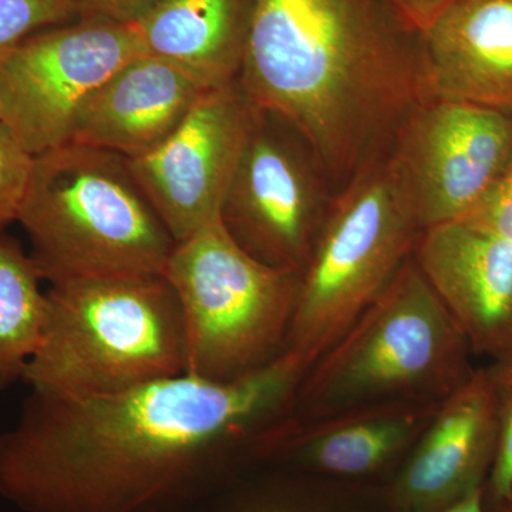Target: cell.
Listing matches in <instances>:
<instances>
[{
  "mask_svg": "<svg viewBox=\"0 0 512 512\" xmlns=\"http://www.w3.org/2000/svg\"><path fill=\"white\" fill-rule=\"evenodd\" d=\"M303 376L284 353L228 383L184 373L106 396L30 392L0 433V497L22 512H198Z\"/></svg>",
  "mask_w": 512,
  "mask_h": 512,
  "instance_id": "cell-1",
  "label": "cell"
},
{
  "mask_svg": "<svg viewBox=\"0 0 512 512\" xmlns=\"http://www.w3.org/2000/svg\"><path fill=\"white\" fill-rule=\"evenodd\" d=\"M239 83L350 180L431 99L421 33L390 0H254Z\"/></svg>",
  "mask_w": 512,
  "mask_h": 512,
  "instance_id": "cell-2",
  "label": "cell"
},
{
  "mask_svg": "<svg viewBox=\"0 0 512 512\" xmlns=\"http://www.w3.org/2000/svg\"><path fill=\"white\" fill-rule=\"evenodd\" d=\"M18 222L50 285L164 274L177 245L127 158L83 144L33 157Z\"/></svg>",
  "mask_w": 512,
  "mask_h": 512,
  "instance_id": "cell-3",
  "label": "cell"
},
{
  "mask_svg": "<svg viewBox=\"0 0 512 512\" xmlns=\"http://www.w3.org/2000/svg\"><path fill=\"white\" fill-rule=\"evenodd\" d=\"M30 392L93 397L187 373L180 302L163 274L50 285Z\"/></svg>",
  "mask_w": 512,
  "mask_h": 512,
  "instance_id": "cell-4",
  "label": "cell"
},
{
  "mask_svg": "<svg viewBox=\"0 0 512 512\" xmlns=\"http://www.w3.org/2000/svg\"><path fill=\"white\" fill-rule=\"evenodd\" d=\"M471 348L413 256L345 336L302 377L285 416L443 402L474 369Z\"/></svg>",
  "mask_w": 512,
  "mask_h": 512,
  "instance_id": "cell-5",
  "label": "cell"
},
{
  "mask_svg": "<svg viewBox=\"0 0 512 512\" xmlns=\"http://www.w3.org/2000/svg\"><path fill=\"white\" fill-rule=\"evenodd\" d=\"M419 234L390 154L367 161L326 211L301 275L286 355L308 372L386 291Z\"/></svg>",
  "mask_w": 512,
  "mask_h": 512,
  "instance_id": "cell-6",
  "label": "cell"
},
{
  "mask_svg": "<svg viewBox=\"0 0 512 512\" xmlns=\"http://www.w3.org/2000/svg\"><path fill=\"white\" fill-rule=\"evenodd\" d=\"M163 275L183 313L190 375L234 382L284 355L302 274L258 261L221 220L175 245Z\"/></svg>",
  "mask_w": 512,
  "mask_h": 512,
  "instance_id": "cell-7",
  "label": "cell"
},
{
  "mask_svg": "<svg viewBox=\"0 0 512 512\" xmlns=\"http://www.w3.org/2000/svg\"><path fill=\"white\" fill-rule=\"evenodd\" d=\"M143 53L134 25L109 20L37 32L0 57V123L32 157L64 146L94 90Z\"/></svg>",
  "mask_w": 512,
  "mask_h": 512,
  "instance_id": "cell-8",
  "label": "cell"
},
{
  "mask_svg": "<svg viewBox=\"0 0 512 512\" xmlns=\"http://www.w3.org/2000/svg\"><path fill=\"white\" fill-rule=\"evenodd\" d=\"M389 154L420 232L461 220L512 163V113L431 97L404 121Z\"/></svg>",
  "mask_w": 512,
  "mask_h": 512,
  "instance_id": "cell-9",
  "label": "cell"
},
{
  "mask_svg": "<svg viewBox=\"0 0 512 512\" xmlns=\"http://www.w3.org/2000/svg\"><path fill=\"white\" fill-rule=\"evenodd\" d=\"M318 170L289 124L256 110L222 205V225L258 261L302 274L329 207Z\"/></svg>",
  "mask_w": 512,
  "mask_h": 512,
  "instance_id": "cell-10",
  "label": "cell"
},
{
  "mask_svg": "<svg viewBox=\"0 0 512 512\" xmlns=\"http://www.w3.org/2000/svg\"><path fill=\"white\" fill-rule=\"evenodd\" d=\"M256 110L239 80L208 90L164 143L127 158L177 244L220 220Z\"/></svg>",
  "mask_w": 512,
  "mask_h": 512,
  "instance_id": "cell-11",
  "label": "cell"
},
{
  "mask_svg": "<svg viewBox=\"0 0 512 512\" xmlns=\"http://www.w3.org/2000/svg\"><path fill=\"white\" fill-rule=\"evenodd\" d=\"M413 259L471 352L512 346V242L468 220L423 229Z\"/></svg>",
  "mask_w": 512,
  "mask_h": 512,
  "instance_id": "cell-12",
  "label": "cell"
},
{
  "mask_svg": "<svg viewBox=\"0 0 512 512\" xmlns=\"http://www.w3.org/2000/svg\"><path fill=\"white\" fill-rule=\"evenodd\" d=\"M500 440L497 403L485 369L440 403L393 488L403 512L447 507L483 487Z\"/></svg>",
  "mask_w": 512,
  "mask_h": 512,
  "instance_id": "cell-13",
  "label": "cell"
},
{
  "mask_svg": "<svg viewBox=\"0 0 512 512\" xmlns=\"http://www.w3.org/2000/svg\"><path fill=\"white\" fill-rule=\"evenodd\" d=\"M440 403L397 400L309 419L284 416L261 434L255 456L286 458L335 476H366L413 447Z\"/></svg>",
  "mask_w": 512,
  "mask_h": 512,
  "instance_id": "cell-14",
  "label": "cell"
},
{
  "mask_svg": "<svg viewBox=\"0 0 512 512\" xmlns=\"http://www.w3.org/2000/svg\"><path fill=\"white\" fill-rule=\"evenodd\" d=\"M208 90L161 57H134L83 104L70 143L133 160L164 143Z\"/></svg>",
  "mask_w": 512,
  "mask_h": 512,
  "instance_id": "cell-15",
  "label": "cell"
},
{
  "mask_svg": "<svg viewBox=\"0 0 512 512\" xmlns=\"http://www.w3.org/2000/svg\"><path fill=\"white\" fill-rule=\"evenodd\" d=\"M421 45L430 97L512 113V0H451Z\"/></svg>",
  "mask_w": 512,
  "mask_h": 512,
  "instance_id": "cell-16",
  "label": "cell"
},
{
  "mask_svg": "<svg viewBox=\"0 0 512 512\" xmlns=\"http://www.w3.org/2000/svg\"><path fill=\"white\" fill-rule=\"evenodd\" d=\"M252 9L254 0H157L134 28L148 55L214 90L241 76Z\"/></svg>",
  "mask_w": 512,
  "mask_h": 512,
  "instance_id": "cell-17",
  "label": "cell"
},
{
  "mask_svg": "<svg viewBox=\"0 0 512 512\" xmlns=\"http://www.w3.org/2000/svg\"><path fill=\"white\" fill-rule=\"evenodd\" d=\"M22 242L0 232V392L23 382L42 338L46 291Z\"/></svg>",
  "mask_w": 512,
  "mask_h": 512,
  "instance_id": "cell-18",
  "label": "cell"
},
{
  "mask_svg": "<svg viewBox=\"0 0 512 512\" xmlns=\"http://www.w3.org/2000/svg\"><path fill=\"white\" fill-rule=\"evenodd\" d=\"M79 19L74 0H0V57L37 32Z\"/></svg>",
  "mask_w": 512,
  "mask_h": 512,
  "instance_id": "cell-19",
  "label": "cell"
},
{
  "mask_svg": "<svg viewBox=\"0 0 512 512\" xmlns=\"http://www.w3.org/2000/svg\"><path fill=\"white\" fill-rule=\"evenodd\" d=\"M500 419V440L497 456L491 467L488 488L493 500L512 494V346L493 357L485 367Z\"/></svg>",
  "mask_w": 512,
  "mask_h": 512,
  "instance_id": "cell-20",
  "label": "cell"
},
{
  "mask_svg": "<svg viewBox=\"0 0 512 512\" xmlns=\"http://www.w3.org/2000/svg\"><path fill=\"white\" fill-rule=\"evenodd\" d=\"M33 157L0 123V232L18 222L20 207L28 188Z\"/></svg>",
  "mask_w": 512,
  "mask_h": 512,
  "instance_id": "cell-21",
  "label": "cell"
},
{
  "mask_svg": "<svg viewBox=\"0 0 512 512\" xmlns=\"http://www.w3.org/2000/svg\"><path fill=\"white\" fill-rule=\"evenodd\" d=\"M468 220L512 242V163Z\"/></svg>",
  "mask_w": 512,
  "mask_h": 512,
  "instance_id": "cell-22",
  "label": "cell"
},
{
  "mask_svg": "<svg viewBox=\"0 0 512 512\" xmlns=\"http://www.w3.org/2000/svg\"><path fill=\"white\" fill-rule=\"evenodd\" d=\"M82 18L134 25L157 0H74Z\"/></svg>",
  "mask_w": 512,
  "mask_h": 512,
  "instance_id": "cell-23",
  "label": "cell"
},
{
  "mask_svg": "<svg viewBox=\"0 0 512 512\" xmlns=\"http://www.w3.org/2000/svg\"><path fill=\"white\" fill-rule=\"evenodd\" d=\"M450 2L451 0H390L397 12L420 33Z\"/></svg>",
  "mask_w": 512,
  "mask_h": 512,
  "instance_id": "cell-24",
  "label": "cell"
},
{
  "mask_svg": "<svg viewBox=\"0 0 512 512\" xmlns=\"http://www.w3.org/2000/svg\"><path fill=\"white\" fill-rule=\"evenodd\" d=\"M202 512V511H198ZM210 512H303L276 494H255Z\"/></svg>",
  "mask_w": 512,
  "mask_h": 512,
  "instance_id": "cell-25",
  "label": "cell"
},
{
  "mask_svg": "<svg viewBox=\"0 0 512 512\" xmlns=\"http://www.w3.org/2000/svg\"><path fill=\"white\" fill-rule=\"evenodd\" d=\"M429 512H485L484 488H477V490L467 494L466 497L460 498L456 503Z\"/></svg>",
  "mask_w": 512,
  "mask_h": 512,
  "instance_id": "cell-26",
  "label": "cell"
},
{
  "mask_svg": "<svg viewBox=\"0 0 512 512\" xmlns=\"http://www.w3.org/2000/svg\"><path fill=\"white\" fill-rule=\"evenodd\" d=\"M494 501L497 504V512H512V494L510 497Z\"/></svg>",
  "mask_w": 512,
  "mask_h": 512,
  "instance_id": "cell-27",
  "label": "cell"
}]
</instances>
